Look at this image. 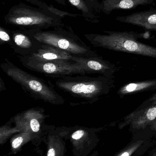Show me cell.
Wrapping results in <instances>:
<instances>
[{
    "label": "cell",
    "mask_w": 156,
    "mask_h": 156,
    "mask_svg": "<svg viewBox=\"0 0 156 156\" xmlns=\"http://www.w3.org/2000/svg\"><path fill=\"white\" fill-rule=\"evenodd\" d=\"M56 88L69 96L71 106L92 104L107 95L111 87V79L103 76L91 77L86 75L56 78Z\"/></svg>",
    "instance_id": "6da1fadb"
},
{
    "label": "cell",
    "mask_w": 156,
    "mask_h": 156,
    "mask_svg": "<svg viewBox=\"0 0 156 156\" xmlns=\"http://www.w3.org/2000/svg\"><path fill=\"white\" fill-rule=\"evenodd\" d=\"M105 34H89L85 38L95 47L156 58V48L138 40L144 34L133 31H103Z\"/></svg>",
    "instance_id": "7a4b0ae2"
},
{
    "label": "cell",
    "mask_w": 156,
    "mask_h": 156,
    "mask_svg": "<svg viewBox=\"0 0 156 156\" xmlns=\"http://www.w3.org/2000/svg\"><path fill=\"white\" fill-rule=\"evenodd\" d=\"M54 28L51 30L32 29L24 31L40 43L64 50L73 56L82 58L101 57L72 31L64 29L62 25Z\"/></svg>",
    "instance_id": "3957f363"
},
{
    "label": "cell",
    "mask_w": 156,
    "mask_h": 156,
    "mask_svg": "<svg viewBox=\"0 0 156 156\" xmlns=\"http://www.w3.org/2000/svg\"><path fill=\"white\" fill-rule=\"evenodd\" d=\"M62 18L49 10L35 8L23 3L11 8L4 21L18 30L26 31L46 29L62 26Z\"/></svg>",
    "instance_id": "277c9868"
},
{
    "label": "cell",
    "mask_w": 156,
    "mask_h": 156,
    "mask_svg": "<svg viewBox=\"0 0 156 156\" xmlns=\"http://www.w3.org/2000/svg\"><path fill=\"white\" fill-rule=\"evenodd\" d=\"M7 76L21 85L23 90L36 100L54 105L64 104L65 100L51 85L43 79L37 77L15 66L8 59L1 65Z\"/></svg>",
    "instance_id": "5b68a950"
},
{
    "label": "cell",
    "mask_w": 156,
    "mask_h": 156,
    "mask_svg": "<svg viewBox=\"0 0 156 156\" xmlns=\"http://www.w3.org/2000/svg\"><path fill=\"white\" fill-rule=\"evenodd\" d=\"M17 57L25 67L50 77L59 78L87 74L83 66L74 61L58 60L40 61L27 56L17 55Z\"/></svg>",
    "instance_id": "8992f818"
},
{
    "label": "cell",
    "mask_w": 156,
    "mask_h": 156,
    "mask_svg": "<svg viewBox=\"0 0 156 156\" xmlns=\"http://www.w3.org/2000/svg\"><path fill=\"white\" fill-rule=\"evenodd\" d=\"M47 116L42 108H34L18 114L13 120L16 127L21 132L37 135L41 131L44 120Z\"/></svg>",
    "instance_id": "52a82bcc"
},
{
    "label": "cell",
    "mask_w": 156,
    "mask_h": 156,
    "mask_svg": "<svg viewBox=\"0 0 156 156\" xmlns=\"http://www.w3.org/2000/svg\"><path fill=\"white\" fill-rule=\"evenodd\" d=\"M10 30L13 38L11 47L17 55H31L37 52L42 47V43L31 37L25 31Z\"/></svg>",
    "instance_id": "ba28073f"
},
{
    "label": "cell",
    "mask_w": 156,
    "mask_h": 156,
    "mask_svg": "<svg viewBox=\"0 0 156 156\" xmlns=\"http://www.w3.org/2000/svg\"><path fill=\"white\" fill-rule=\"evenodd\" d=\"M115 20L120 23L136 26L146 30L156 31V6L155 8L128 15L116 16Z\"/></svg>",
    "instance_id": "9c48e42d"
},
{
    "label": "cell",
    "mask_w": 156,
    "mask_h": 156,
    "mask_svg": "<svg viewBox=\"0 0 156 156\" xmlns=\"http://www.w3.org/2000/svg\"><path fill=\"white\" fill-rule=\"evenodd\" d=\"M72 60L82 65L87 74H98L111 79L116 71V67L109 61L101 57L93 58H82L73 56Z\"/></svg>",
    "instance_id": "30bf717a"
},
{
    "label": "cell",
    "mask_w": 156,
    "mask_h": 156,
    "mask_svg": "<svg viewBox=\"0 0 156 156\" xmlns=\"http://www.w3.org/2000/svg\"><path fill=\"white\" fill-rule=\"evenodd\" d=\"M154 2V0H102L100 3L99 8L101 12L109 15L114 11L132 10Z\"/></svg>",
    "instance_id": "8fae6325"
},
{
    "label": "cell",
    "mask_w": 156,
    "mask_h": 156,
    "mask_svg": "<svg viewBox=\"0 0 156 156\" xmlns=\"http://www.w3.org/2000/svg\"><path fill=\"white\" fill-rule=\"evenodd\" d=\"M27 57L40 61L58 60L73 61V56L64 50L42 44V47L37 52Z\"/></svg>",
    "instance_id": "7c38bea8"
},
{
    "label": "cell",
    "mask_w": 156,
    "mask_h": 156,
    "mask_svg": "<svg viewBox=\"0 0 156 156\" xmlns=\"http://www.w3.org/2000/svg\"><path fill=\"white\" fill-rule=\"evenodd\" d=\"M156 90V79L141 81L133 82L125 84L117 91L121 98L126 95Z\"/></svg>",
    "instance_id": "4fadbf2b"
},
{
    "label": "cell",
    "mask_w": 156,
    "mask_h": 156,
    "mask_svg": "<svg viewBox=\"0 0 156 156\" xmlns=\"http://www.w3.org/2000/svg\"><path fill=\"white\" fill-rule=\"evenodd\" d=\"M156 121V103L141 112L129 123L131 129L144 130Z\"/></svg>",
    "instance_id": "5bb4252c"
},
{
    "label": "cell",
    "mask_w": 156,
    "mask_h": 156,
    "mask_svg": "<svg viewBox=\"0 0 156 156\" xmlns=\"http://www.w3.org/2000/svg\"><path fill=\"white\" fill-rule=\"evenodd\" d=\"M91 132L84 127H77L71 133L70 140L73 148L80 153H84L91 144Z\"/></svg>",
    "instance_id": "9a60e30c"
},
{
    "label": "cell",
    "mask_w": 156,
    "mask_h": 156,
    "mask_svg": "<svg viewBox=\"0 0 156 156\" xmlns=\"http://www.w3.org/2000/svg\"><path fill=\"white\" fill-rule=\"evenodd\" d=\"M71 4L78 10L81 11L84 17L90 19L94 23H97L98 20L94 14V10L101 12L100 10V3H93L90 0H68Z\"/></svg>",
    "instance_id": "2e32d148"
},
{
    "label": "cell",
    "mask_w": 156,
    "mask_h": 156,
    "mask_svg": "<svg viewBox=\"0 0 156 156\" xmlns=\"http://www.w3.org/2000/svg\"><path fill=\"white\" fill-rule=\"evenodd\" d=\"M37 136V135L30 133L21 132L17 133L12 137L10 141L11 150L13 154L19 152L22 147Z\"/></svg>",
    "instance_id": "e0dca14e"
},
{
    "label": "cell",
    "mask_w": 156,
    "mask_h": 156,
    "mask_svg": "<svg viewBox=\"0 0 156 156\" xmlns=\"http://www.w3.org/2000/svg\"><path fill=\"white\" fill-rule=\"evenodd\" d=\"M65 150L60 138L53 136L49 137L46 156H64Z\"/></svg>",
    "instance_id": "ac0fdd59"
},
{
    "label": "cell",
    "mask_w": 156,
    "mask_h": 156,
    "mask_svg": "<svg viewBox=\"0 0 156 156\" xmlns=\"http://www.w3.org/2000/svg\"><path fill=\"white\" fill-rule=\"evenodd\" d=\"M21 133V131L16 127H11L7 126H2L0 128V144H4L7 139L13 135Z\"/></svg>",
    "instance_id": "d6986e66"
},
{
    "label": "cell",
    "mask_w": 156,
    "mask_h": 156,
    "mask_svg": "<svg viewBox=\"0 0 156 156\" xmlns=\"http://www.w3.org/2000/svg\"><path fill=\"white\" fill-rule=\"evenodd\" d=\"M143 143V140H139L127 147L122 150L117 156H131L140 147Z\"/></svg>",
    "instance_id": "ffe728a7"
},
{
    "label": "cell",
    "mask_w": 156,
    "mask_h": 156,
    "mask_svg": "<svg viewBox=\"0 0 156 156\" xmlns=\"http://www.w3.org/2000/svg\"><path fill=\"white\" fill-rule=\"evenodd\" d=\"M13 41L12 34L10 30L0 27V44L1 45L7 44L11 46Z\"/></svg>",
    "instance_id": "44dd1931"
},
{
    "label": "cell",
    "mask_w": 156,
    "mask_h": 156,
    "mask_svg": "<svg viewBox=\"0 0 156 156\" xmlns=\"http://www.w3.org/2000/svg\"><path fill=\"white\" fill-rule=\"evenodd\" d=\"M147 127H149L150 130L153 131H156V121L155 122H154V123L150 125L149 126Z\"/></svg>",
    "instance_id": "7402d4cb"
},
{
    "label": "cell",
    "mask_w": 156,
    "mask_h": 156,
    "mask_svg": "<svg viewBox=\"0 0 156 156\" xmlns=\"http://www.w3.org/2000/svg\"><path fill=\"white\" fill-rule=\"evenodd\" d=\"M55 1L57 2L59 4L61 5H63V6L67 5V3H66L65 0H55Z\"/></svg>",
    "instance_id": "603a6c76"
},
{
    "label": "cell",
    "mask_w": 156,
    "mask_h": 156,
    "mask_svg": "<svg viewBox=\"0 0 156 156\" xmlns=\"http://www.w3.org/2000/svg\"><path fill=\"white\" fill-rule=\"evenodd\" d=\"M95 156L94 155H92V156Z\"/></svg>",
    "instance_id": "cb8c5ba5"
},
{
    "label": "cell",
    "mask_w": 156,
    "mask_h": 156,
    "mask_svg": "<svg viewBox=\"0 0 156 156\" xmlns=\"http://www.w3.org/2000/svg\"></svg>",
    "instance_id": "d4e9b609"
}]
</instances>
